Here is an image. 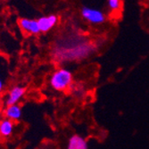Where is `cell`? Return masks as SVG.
Listing matches in <instances>:
<instances>
[{
    "label": "cell",
    "mask_w": 149,
    "mask_h": 149,
    "mask_svg": "<svg viewBox=\"0 0 149 149\" xmlns=\"http://www.w3.org/2000/svg\"><path fill=\"white\" fill-rule=\"evenodd\" d=\"M92 46L88 43L75 44L74 46L69 45L68 47L56 45L52 50V57L56 62H67L79 60L87 57L91 52Z\"/></svg>",
    "instance_id": "6da1fadb"
},
{
    "label": "cell",
    "mask_w": 149,
    "mask_h": 149,
    "mask_svg": "<svg viewBox=\"0 0 149 149\" xmlns=\"http://www.w3.org/2000/svg\"><path fill=\"white\" fill-rule=\"evenodd\" d=\"M50 85L57 91H67L72 88V74L65 69H59L51 77Z\"/></svg>",
    "instance_id": "7a4b0ae2"
},
{
    "label": "cell",
    "mask_w": 149,
    "mask_h": 149,
    "mask_svg": "<svg viewBox=\"0 0 149 149\" xmlns=\"http://www.w3.org/2000/svg\"><path fill=\"white\" fill-rule=\"evenodd\" d=\"M81 15L88 22L94 24H100L105 21V15L102 11L92 9L88 6H83L81 9Z\"/></svg>",
    "instance_id": "3957f363"
},
{
    "label": "cell",
    "mask_w": 149,
    "mask_h": 149,
    "mask_svg": "<svg viewBox=\"0 0 149 149\" xmlns=\"http://www.w3.org/2000/svg\"><path fill=\"white\" fill-rule=\"evenodd\" d=\"M38 21V27L40 31L42 32H47L50 31L54 26H55L57 22V17L56 15H49V16H43L39 18Z\"/></svg>",
    "instance_id": "277c9868"
},
{
    "label": "cell",
    "mask_w": 149,
    "mask_h": 149,
    "mask_svg": "<svg viewBox=\"0 0 149 149\" xmlns=\"http://www.w3.org/2000/svg\"><path fill=\"white\" fill-rule=\"evenodd\" d=\"M25 93V88H21V87H15L10 92H9V96L6 100V106H11L15 104L18 100L23 96Z\"/></svg>",
    "instance_id": "5b68a950"
},
{
    "label": "cell",
    "mask_w": 149,
    "mask_h": 149,
    "mask_svg": "<svg viewBox=\"0 0 149 149\" xmlns=\"http://www.w3.org/2000/svg\"><path fill=\"white\" fill-rule=\"evenodd\" d=\"M13 125H15V121L9 119H6L0 121V139L9 137L12 134Z\"/></svg>",
    "instance_id": "8992f818"
},
{
    "label": "cell",
    "mask_w": 149,
    "mask_h": 149,
    "mask_svg": "<svg viewBox=\"0 0 149 149\" xmlns=\"http://www.w3.org/2000/svg\"><path fill=\"white\" fill-rule=\"evenodd\" d=\"M68 149H88V145L83 138L74 135L69 140Z\"/></svg>",
    "instance_id": "52a82bcc"
},
{
    "label": "cell",
    "mask_w": 149,
    "mask_h": 149,
    "mask_svg": "<svg viewBox=\"0 0 149 149\" xmlns=\"http://www.w3.org/2000/svg\"><path fill=\"white\" fill-rule=\"evenodd\" d=\"M5 114L9 120H12L15 121L16 120H19L20 117H21V114H22L21 108L17 104H13V105L8 106L6 108V112H5Z\"/></svg>",
    "instance_id": "ba28073f"
},
{
    "label": "cell",
    "mask_w": 149,
    "mask_h": 149,
    "mask_svg": "<svg viewBox=\"0 0 149 149\" xmlns=\"http://www.w3.org/2000/svg\"><path fill=\"white\" fill-rule=\"evenodd\" d=\"M28 32H30L31 34H38L40 32L38 21H36V20H31Z\"/></svg>",
    "instance_id": "9c48e42d"
},
{
    "label": "cell",
    "mask_w": 149,
    "mask_h": 149,
    "mask_svg": "<svg viewBox=\"0 0 149 149\" xmlns=\"http://www.w3.org/2000/svg\"><path fill=\"white\" fill-rule=\"evenodd\" d=\"M108 7L112 11H117L121 7V1L120 0H108L107 1Z\"/></svg>",
    "instance_id": "30bf717a"
},
{
    "label": "cell",
    "mask_w": 149,
    "mask_h": 149,
    "mask_svg": "<svg viewBox=\"0 0 149 149\" xmlns=\"http://www.w3.org/2000/svg\"><path fill=\"white\" fill-rule=\"evenodd\" d=\"M30 22L31 20L29 19H26V18H22V19H19V25L21 27V29L23 30L24 31L28 32V30H29V26H30Z\"/></svg>",
    "instance_id": "8fae6325"
},
{
    "label": "cell",
    "mask_w": 149,
    "mask_h": 149,
    "mask_svg": "<svg viewBox=\"0 0 149 149\" xmlns=\"http://www.w3.org/2000/svg\"><path fill=\"white\" fill-rule=\"evenodd\" d=\"M2 88H3V84H2V81L0 80V92H1V90H2Z\"/></svg>",
    "instance_id": "7c38bea8"
}]
</instances>
